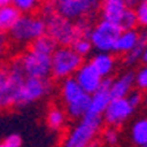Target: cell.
I'll list each match as a JSON object with an SVG mask.
<instances>
[{
	"label": "cell",
	"mask_w": 147,
	"mask_h": 147,
	"mask_svg": "<svg viewBox=\"0 0 147 147\" xmlns=\"http://www.w3.org/2000/svg\"><path fill=\"white\" fill-rule=\"evenodd\" d=\"M9 32L15 43L28 44L46 34V22L40 15L22 13Z\"/></svg>",
	"instance_id": "obj_1"
},
{
	"label": "cell",
	"mask_w": 147,
	"mask_h": 147,
	"mask_svg": "<svg viewBox=\"0 0 147 147\" xmlns=\"http://www.w3.org/2000/svg\"><path fill=\"white\" fill-rule=\"evenodd\" d=\"M62 99L66 106V113L71 118H82L88 109L90 94L82 91L74 77L62 80Z\"/></svg>",
	"instance_id": "obj_2"
},
{
	"label": "cell",
	"mask_w": 147,
	"mask_h": 147,
	"mask_svg": "<svg viewBox=\"0 0 147 147\" xmlns=\"http://www.w3.org/2000/svg\"><path fill=\"white\" fill-rule=\"evenodd\" d=\"M81 119L82 121L80 124L69 131L66 138L63 140L62 147H87L94 140V137L103 125L102 116L84 115Z\"/></svg>",
	"instance_id": "obj_3"
},
{
	"label": "cell",
	"mask_w": 147,
	"mask_h": 147,
	"mask_svg": "<svg viewBox=\"0 0 147 147\" xmlns=\"http://www.w3.org/2000/svg\"><path fill=\"white\" fill-rule=\"evenodd\" d=\"M81 63L82 57L75 53L71 46H60L52 55L50 75L55 80H65L68 77H74V74Z\"/></svg>",
	"instance_id": "obj_4"
},
{
	"label": "cell",
	"mask_w": 147,
	"mask_h": 147,
	"mask_svg": "<svg viewBox=\"0 0 147 147\" xmlns=\"http://www.w3.org/2000/svg\"><path fill=\"white\" fill-rule=\"evenodd\" d=\"M49 90H50V82L47 81V78L25 77L16 90L13 107H24L40 100L49 93Z\"/></svg>",
	"instance_id": "obj_5"
},
{
	"label": "cell",
	"mask_w": 147,
	"mask_h": 147,
	"mask_svg": "<svg viewBox=\"0 0 147 147\" xmlns=\"http://www.w3.org/2000/svg\"><path fill=\"white\" fill-rule=\"evenodd\" d=\"M46 22V34L56 41L59 46H71L78 38L75 21H71L59 13L52 15L44 19Z\"/></svg>",
	"instance_id": "obj_6"
},
{
	"label": "cell",
	"mask_w": 147,
	"mask_h": 147,
	"mask_svg": "<svg viewBox=\"0 0 147 147\" xmlns=\"http://www.w3.org/2000/svg\"><path fill=\"white\" fill-rule=\"evenodd\" d=\"M122 30L119 25L109 21H99L96 25L91 27L88 38L91 41V46L99 52H106V53H113L115 50V43L116 38Z\"/></svg>",
	"instance_id": "obj_7"
},
{
	"label": "cell",
	"mask_w": 147,
	"mask_h": 147,
	"mask_svg": "<svg viewBox=\"0 0 147 147\" xmlns=\"http://www.w3.org/2000/svg\"><path fill=\"white\" fill-rule=\"evenodd\" d=\"M59 15L71 21L93 16L100 9L102 0H53Z\"/></svg>",
	"instance_id": "obj_8"
},
{
	"label": "cell",
	"mask_w": 147,
	"mask_h": 147,
	"mask_svg": "<svg viewBox=\"0 0 147 147\" xmlns=\"http://www.w3.org/2000/svg\"><path fill=\"white\" fill-rule=\"evenodd\" d=\"M19 62L25 77L34 78H49L52 69V56L43 55L40 52H35L32 49L27 50L21 57Z\"/></svg>",
	"instance_id": "obj_9"
},
{
	"label": "cell",
	"mask_w": 147,
	"mask_h": 147,
	"mask_svg": "<svg viewBox=\"0 0 147 147\" xmlns=\"http://www.w3.org/2000/svg\"><path fill=\"white\" fill-rule=\"evenodd\" d=\"M132 112H134V107L129 105L127 97L110 99V102L107 103L105 112L102 115V119L109 127H116L118 128L132 115Z\"/></svg>",
	"instance_id": "obj_10"
},
{
	"label": "cell",
	"mask_w": 147,
	"mask_h": 147,
	"mask_svg": "<svg viewBox=\"0 0 147 147\" xmlns=\"http://www.w3.org/2000/svg\"><path fill=\"white\" fill-rule=\"evenodd\" d=\"M74 78L87 94H93L96 90H99L103 81V77L96 71L91 62H82L74 74Z\"/></svg>",
	"instance_id": "obj_11"
},
{
	"label": "cell",
	"mask_w": 147,
	"mask_h": 147,
	"mask_svg": "<svg viewBox=\"0 0 147 147\" xmlns=\"http://www.w3.org/2000/svg\"><path fill=\"white\" fill-rule=\"evenodd\" d=\"M110 81L112 80L109 77L103 78L100 88L96 90L93 94H90V103H88V109H87V112H85V115H91V116H102L103 115L107 103L112 99L110 93H109Z\"/></svg>",
	"instance_id": "obj_12"
},
{
	"label": "cell",
	"mask_w": 147,
	"mask_h": 147,
	"mask_svg": "<svg viewBox=\"0 0 147 147\" xmlns=\"http://www.w3.org/2000/svg\"><path fill=\"white\" fill-rule=\"evenodd\" d=\"M128 3L125 0H102L100 3V12H102V19L119 24L121 18L124 16L125 10L128 9Z\"/></svg>",
	"instance_id": "obj_13"
},
{
	"label": "cell",
	"mask_w": 147,
	"mask_h": 147,
	"mask_svg": "<svg viewBox=\"0 0 147 147\" xmlns=\"http://www.w3.org/2000/svg\"><path fill=\"white\" fill-rule=\"evenodd\" d=\"M132 88H134V74L125 72L110 81L109 93L112 99H118V97H127Z\"/></svg>",
	"instance_id": "obj_14"
},
{
	"label": "cell",
	"mask_w": 147,
	"mask_h": 147,
	"mask_svg": "<svg viewBox=\"0 0 147 147\" xmlns=\"http://www.w3.org/2000/svg\"><path fill=\"white\" fill-rule=\"evenodd\" d=\"M138 38H140V32L137 30H122L116 38L113 53L127 55L129 50H132L136 47V44L138 43Z\"/></svg>",
	"instance_id": "obj_15"
},
{
	"label": "cell",
	"mask_w": 147,
	"mask_h": 147,
	"mask_svg": "<svg viewBox=\"0 0 147 147\" xmlns=\"http://www.w3.org/2000/svg\"><path fill=\"white\" fill-rule=\"evenodd\" d=\"M91 65L96 68V71L100 74L103 78H107L110 74L113 72L115 69V57L112 56V53H106V52H100L97 53L96 56L91 57Z\"/></svg>",
	"instance_id": "obj_16"
},
{
	"label": "cell",
	"mask_w": 147,
	"mask_h": 147,
	"mask_svg": "<svg viewBox=\"0 0 147 147\" xmlns=\"http://www.w3.org/2000/svg\"><path fill=\"white\" fill-rule=\"evenodd\" d=\"M19 16L21 13L15 6L12 5L0 6V34L9 32L12 27L16 24V21L19 19Z\"/></svg>",
	"instance_id": "obj_17"
},
{
	"label": "cell",
	"mask_w": 147,
	"mask_h": 147,
	"mask_svg": "<svg viewBox=\"0 0 147 147\" xmlns=\"http://www.w3.org/2000/svg\"><path fill=\"white\" fill-rule=\"evenodd\" d=\"M30 49H32V50H35V52H40L43 55L52 56L53 52L57 49V44H56V41L52 38V37H49L47 34H44V35L38 37L37 40H34L31 43V47Z\"/></svg>",
	"instance_id": "obj_18"
},
{
	"label": "cell",
	"mask_w": 147,
	"mask_h": 147,
	"mask_svg": "<svg viewBox=\"0 0 147 147\" xmlns=\"http://www.w3.org/2000/svg\"><path fill=\"white\" fill-rule=\"evenodd\" d=\"M131 138L140 147L147 144V119H137L131 127Z\"/></svg>",
	"instance_id": "obj_19"
},
{
	"label": "cell",
	"mask_w": 147,
	"mask_h": 147,
	"mask_svg": "<svg viewBox=\"0 0 147 147\" xmlns=\"http://www.w3.org/2000/svg\"><path fill=\"white\" fill-rule=\"evenodd\" d=\"M65 121H66V115L60 107H52L47 112V118H46L47 127L53 131L62 129V127L65 125Z\"/></svg>",
	"instance_id": "obj_20"
},
{
	"label": "cell",
	"mask_w": 147,
	"mask_h": 147,
	"mask_svg": "<svg viewBox=\"0 0 147 147\" xmlns=\"http://www.w3.org/2000/svg\"><path fill=\"white\" fill-rule=\"evenodd\" d=\"M146 43H147V32H140V38H138V43L136 44V47L129 50L127 55H125V62L129 63V65H134L141 60V56H143V52H144V47H146Z\"/></svg>",
	"instance_id": "obj_21"
},
{
	"label": "cell",
	"mask_w": 147,
	"mask_h": 147,
	"mask_svg": "<svg viewBox=\"0 0 147 147\" xmlns=\"http://www.w3.org/2000/svg\"><path fill=\"white\" fill-rule=\"evenodd\" d=\"M40 0H12L10 5L15 6L19 13H32L35 9H38L40 5H38Z\"/></svg>",
	"instance_id": "obj_22"
},
{
	"label": "cell",
	"mask_w": 147,
	"mask_h": 147,
	"mask_svg": "<svg viewBox=\"0 0 147 147\" xmlns=\"http://www.w3.org/2000/svg\"><path fill=\"white\" fill-rule=\"evenodd\" d=\"M118 25H119L121 30H136V27H137L136 10L128 6V9L125 10V13H124V16L121 18V21H119Z\"/></svg>",
	"instance_id": "obj_23"
},
{
	"label": "cell",
	"mask_w": 147,
	"mask_h": 147,
	"mask_svg": "<svg viewBox=\"0 0 147 147\" xmlns=\"http://www.w3.org/2000/svg\"><path fill=\"white\" fill-rule=\"evenodd\" d=\"M71 47H72L74 50H75V53H78L81 57L87 56V55L91 52V49H93L91 41H90L88 37H80V38H77L75 41L71 44Z\"/></svg>",
	"instance_id": "obj_24"
},
{
	"label": "cell",
	"mask_w": 147,
	"mask_h": 147,
	"mask_svg": "<svg viewBox=\"0 0 147 147\" xmlns=\"http://www.w3.org/2000/svg\"><path fill=\"white\" fill-rule=\"evenodd\" d=\"M136 16H137V25L147 28V0H140L136 6Z\"/></svg>",
	"instance_id": "obj_25"
},
{
	"label": "cell",
	"mask_w": 147,
	"mask_h": 147,
	"mask_svg": "<svg viewBox=\"0 0 147 147\" xmlns=\"http://www.w3.org/2000/svg\"><path fill=\"white\" fill-rule=\"evenodd\" d=\"M134 85L140 91L147 90V65H143L136 74H134Z\"/></svg>",
	"instance_id": "obj_26"
},
{
	"label": "cell",
	"mask_w": 147,
	"mask_h": 147,
	"mask_svg": "<svg viewBox=\"0 0 147 147\" xmlns=\"http://www.w3.org/2000/svg\"><path fill=\"white\" fill-rule=\"evenodd\" d=\"M102 136H103V141L109 146H115L119 141V132H118L116 127H109L107 125V128L102 132Z\"/></svg>",
	"instance_id": "obj_27"
},
{
	"label": "cell",
	"mask_w": 147,
	"mask_h": 147,
	"mask_svg": "<svg viewBox=\"0 0 147 147\" xmlns=\"http://www.w3.org/2000/svg\"><path fill=\"white\" fill-rule=\"evenodd\" d=\"M127 100L129 102V105H131L134 109L138 107V106L141 105V102L144 100L143 91H140V90H137V88H132V90L128 93V96H127Z\"/></svg>",
	"instance_id": "obj_28"
},
{
	"label": "cell",
	"mask_w": 147,
	"mask_h": 147,
	"mask_svg": "<svg viewBox=\"0 0 147 147\" xmlns=\"http://www.w3.org/2000/svg\"><path fill=\"white\" fill-rule=\"evenodd\" d=\"M57 13L56 12V7H55V2L53 0H47V2L43 3V6L40 7V16L43 19H47V18H50L52 15Z\"/></svg>",
	"instance_id": "obj_29"
},
{
	"label": "cell",
	"mask_w": 147,
	"mask_h": 147,
	"mask_svg": "<svg viewBox=\"0 0 147 147\" xmlns=\"http://www.w3.org/2000/svg\"><path fill=\"white\" fill-rule=\"evenodd\" d=\"M3 143L7 146V147H21L22 146V138L21 136H18V134H10V136H7Z\"/></svg>",
	"instance_id": "obj_30"
},
{
	"label": "cell",
	"mask_w": 147,
	"mask_h": 147,
	"mask_svg": "<svg viewBox=\"0 0 147 147\" xmlns=\"http://www.w3.org/2000/svg\"><path fill=\"white\" fill-rule=\"evenodd\" d=\"M6 82H7V71L6 69H0V99H2V94L5 91Z\"/></svg>",
	"instance_id": "obj_31"
},
{
	"label": "cell",
	"mask_w": 147,
	"mask_h": 147,
	"mask_svg": "<svg viewBox=\"0 0 147 147\" xmlns=\"http://www.w3.org/2000/svg\"><path fill=\"white\" fill-rule=\"evenodd\" d=\"M5 49H6V44H5V38H3V34H0V56L5 53Z\"/></svg>",
	"instance_id": "obj_32"
},
{
	"label": "cell",
	"mask_w": 147,
	"mask_h": 147,
	"mask_svg": "<svg viewBox=\"0 0 147 147\" xmlns=\"http://www.w3.org/2000/svg\"><path fill=\"white\" fill-rule=\"evenodd\" d=\"M141 60H143V63H144V65H147V43H146V47H144V52H143Z\"/></svg>",
	"instance_id": "obj_33"
},
{
	"label": "cell",
	"mask_w": 147,
	"mask_h": 147,
	"mask_svg": "<svg viewBox=\"0 0 147 147\" xmlns=\"http://www.w3.org/2000/svg\"><path fill=\"white\" fill-rule=\"evenodd\" d=\"M87 147H100V144L97 143V141H94V140H93V141H91V143H90Z\"/></svg>",
	"instance_id": "obj_34"
},
{
	"label": "cell",
	"mask_w": 147,
	"mask_h": 147,
	"mask_svg": "<svg viewBox=\"0 0 147 147\" xmlns=\"http://www.w3.org/2000/svg\"><path fill=\"white\" fill-rule=\"evenodd\" d=\"M12 0H0V6H6V5H10Z\"/></svg>",
	"instance_id": "obj_35"
},
{
	"label": "cell",
	"mask_w": 147,
	"mask_h": 147,
	"mask_svg": "<svg viewBox=\"0 0 147 147\" xmlns=\"http://www.w3.org/2000/svg\"><path fill=\"white\" fill-rule=\"evenodd\" d=\"M125 2H127L128 5H132V3H137V2H140V0H125Z\"/></svg>",
	"instance_id": "obj_36"
},
{
	"label": "cell",
	"mask_w": 147,
	"mask_h": 147,
	"mask_svg": "<svg viewBox=\"0 0 147 147\" xmlns=\"http://www.w3.org/2000/svg\"><path fill=\"white\" fill-rule=\"evenodd\" d=\"M144 102L147 103V90H146V94H144Z\"/></svg>",
	"instance_id": "obj_37"
},
{
	"label": "cell",
	"mask_w": 147,
	"mask_h": 147,
	"mask_svg": "<svg viewBox=\"0 0 147 147\" xmlns=\"http://www.w3.org/2000/svg\"><path fill=\"white\" fill-rule=\"evenodd\" d=\"M0 147H7V146H6L5 143H0Z\"/></svg>",
	"instance_id": "obj_38"
},
{
	"label": "cell",
	"mask_w": 147,
	"mask_h": 147,
	"mask_svg": "<svg viewBox=\"0 0 147 147\" xmlns=\"http://www.w3.org/2000/svg\"><path fill=\"white\" fill-rule=\"evenodd\" d=\"M40 2H47V0H40Z\"/></svg>",
	"instance_id": "obj_39"
},
{
	"label": "cell",
	"mask_w": 147,
	"mask_h": 147,
	"mask_svg": "<svg viewBox=\"0 0 147 147\" xmlns=\"http://www.w3.org/2000/svg\"><path fill=\"white\" fill-rule=\"evenodd\" d=\"M144 147H147V144H146V146H144Z\"/></svg>",
	"instance_id": "obj_40"
}]
</instances>
